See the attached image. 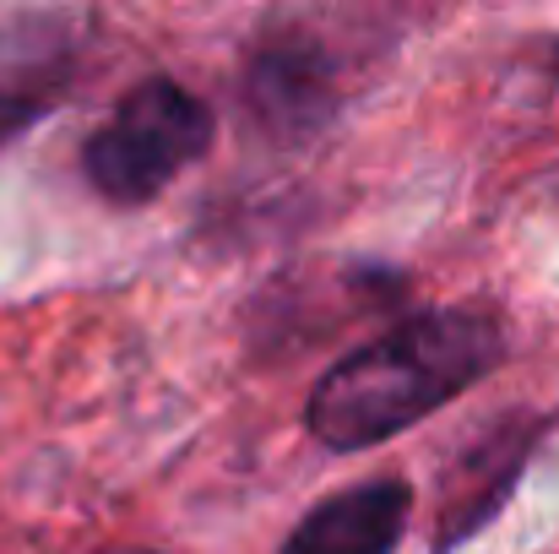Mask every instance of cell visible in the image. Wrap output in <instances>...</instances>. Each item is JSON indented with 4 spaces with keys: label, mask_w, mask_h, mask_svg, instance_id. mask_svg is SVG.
Masks as SVG:
<instances>
[{
    "label": "cell",
    "mask_w": 559,
    "mask_h": 554,
    "mask_svg": "<svg viewBox=\"0 0 559 554\" xmlns=\"http://www.w3.org/2000/svg\"><path fill=\"white\" fill-rule=\"evenodd\" d=\"M76 76V38L60 16H11L0 27V142L44 120Z\"/></svg>",
    "instance_id": "obj_4"
},
{
    "label": "cell",
    "mask_w": 559,
    "mask_h": 554,
    "mask_svg": "<svg viewBox=\"0 0 559 554\" xmlns=\"http://www.w3.org/2000/svg\"><path fill=\"white\" fill-rule=\"evenodd\" d=\"M549 66H555V82H559V44H555V55H549Z\"/></svg>",
    "instance_id": "obj_6"
},
{
    "label": "cell",
    "mask_w": 559,
    "mask_h": 554,
    "mask_svg": "<svg viewBox=\"0 0 559 554\" xmlns=\"http://www.w3.org/2000/svg\"><path fill=\"white\" fill-rule=\"evenodd\" d=\"M413 490L407 479H370L359 490L326 495L299 517L283 554H391L407 533Z\"/></svg>",
    "instance_id": "obj_5"
},
{
    "label": "cell",
    "mask_w": 559,
    "mask_h": 554,
    "mask_svg": "<svg viewBox=\"0 0 559 554\" xmlns=\"http://www.w3.org/2000/svg\"><path fill=\"white\" fill-rule=\"evenodd\" d=\"M343 66L316 33H272L245 71V109L272 137H310L343 109Z\"/></svg>",
    "instance_id": "obj_3"
},
{
    "label": "cell",
    "mask_w": 559,
    "mask_h": 554,
    "mask_svg": "<svg viewBox=\"0 0 559 554\" xmlns=\"http://www.w3.org/2000/svg\"><path fill=\"white\" fill-rule=\"evenodd\" d=\"M212 131H217L212 109L190 87L169 76H147L87 137L82 175L104 201L142 207L212 148Z\"/></svg>",
    "instance_id": "obj_2"
},
{
    "label": "cell",
    "mask_w": 559,
    "mask_h": 554,
    "mask_svg": "<svg viewBox=\"0 0 559 554\" xmlns=\"http://www.w3.org/2000/svg\"><path fill=\"white\" fill-rule=\"evenodd\" d=\"M109 554H158V550H109Z\"/></svg>",
    "instance_id": "obj_7"
},
{
    "label": "cell",
    "mask_w": 559,
    "mask_h": 554,
    "mask_svg": "<svg viewBox=\"0 0 559 554\" xmlns=\"http://www.w3.org/2000/svg\"><path fill=\"white\" fill-rule=\"evenodd\" d=\"M506 354V332L478 305H445L418 310L380 332L374 343L343 354L326 369L305 402V429L326 451H359L380 446L451 397H462L473 380H484Z\"/></svg>",
    "instance_id": "obj_1"
}]
</instances>
